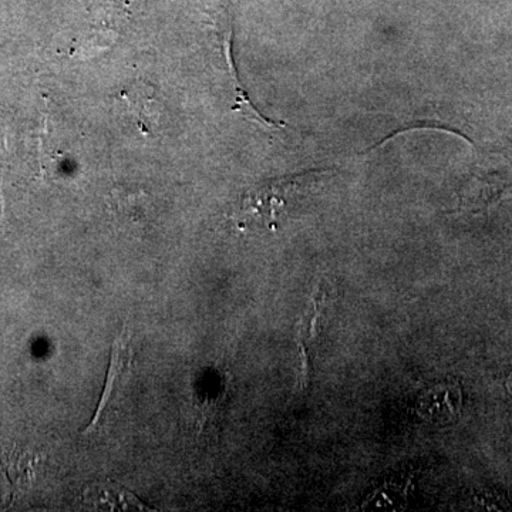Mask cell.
<instances>
[{"label":"cell","instance_id":"1","mask_svg":"<svg viewBox=\"0 0 512 512\" xmlns=\"http://www.w3.org/2000/svg\"><path fill=\"white\" fill-rule=\"evenodd\" d=\"M512 192V165L501 164V167L477 168L473 177L464 188L461 205L468 210H480L493 202L500 200L503 195Z\"/></svg>","mask_w":512,"mask_h":512},{"label":"cell","instance_id":"2","mask_svg":"<svg viewBox=\"0 0 512 512\" xmlns=\"http://www.w3.org/2000/svg\"><path fill=\"white\" fill-rule=\"evenodd\" d=\"M131 362H133V350L130 346V336L127 332H123L119 338L114 340L106 386H104L92 423L87 426L84 433H93L103 423L104 417L109 413L111 403L116 400L117 394L124 387V382H126L128 372H130Z\"/></svg>","mask_w":512,"mask_h":512},{"label":"cell","instance_id":"4","mask_svg":"<svg viewBox=\"0 0 512 512\" xmlns=\"http://www.w3.org/2000/svg\"><path fill=\"white\" fill-rule=\"evenodd\" d=\"M92 498H96V504L110 505L113 510H148L146 504L141 503L136 495L127 493L116 485H100L92 491Z\"/></svg>","mask_w":512,"mask_h":512},{"label":"cell","instance_id":"5","mask_svg":"<svg viewBox=\"0 0 512 512\" xmlns=\"http://www.w3.org/2000/svg\"><path fill=\"white\" fill-rule=\"evenodd\" d=\"M124 99L128 101L131 113L136 117L138 126L150 133L158 124L157 101L143 93H127Z\"/></svg>","mask_w":512,"mask_h":512},{"label":"cell","instance_id":"3","mask_svg":"<svg viewBox=\"0 0 512 512\" xmlns=\"http://www.w3.org/2000/svg\"><path fill=\"white\" fill-rule=\"evenodd\" d=\"M443 403L450 404V406L460 407L461 399L460 392L454 387H439V389L431 390V392L427 393L423 399H420V413L424 414V417L429 416V414H433V419H441V417L453 416V412H451L448 407L443 406Z\"/></svg>","mask_w":512,"mask_h":512}]
</instances>
